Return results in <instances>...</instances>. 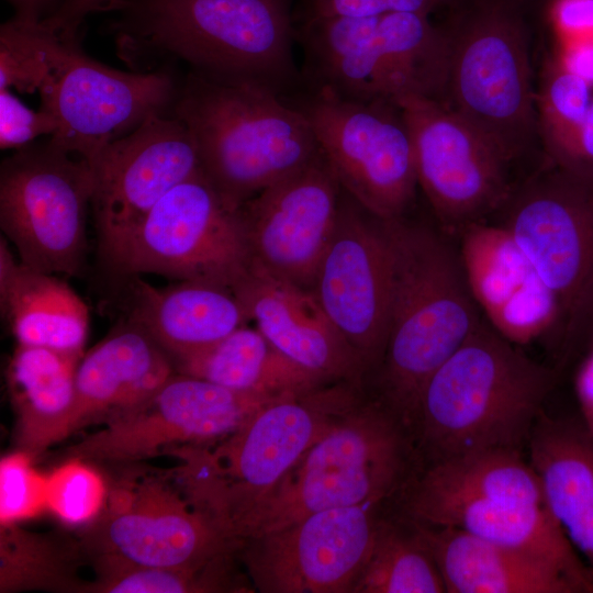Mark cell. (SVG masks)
<instances>
[{"label":"cell","instance_id":"1","mask_svg":"<svg viewBox=\"0 0 593 593\" xmlns=\"http://www.w3.org/2000/svg\"><path fill=\"white\" fill-rule=\"evenodd\" d=\"M391 251L388 335L374 371L384 405L414 439L418 402L430 376L483 321L458 249L445 235L384 220Z\"/></svg>","mask_w":593,"mask_h":593},{"label":"cell","instance_id":"2","mask_svg":"<svg viewBox=\"0 0 593 593\" xmlns=\"http://www.w3.org/2000/svg\"><path fill=\"white\" fill-rule=\"evenodd\" d=\"M120 55L141 65L180 60L191 72L279 92L298 81L286 0H110Z\"/></svg>","mask_w":593,"mask_h":593},{"label":"cell","instance_id":"3","mask_svg":"<svg viewBox=\"0 0 593 593\" xmlns=\"http://www.w3.org/2000/svg\"><path fill=\"white\" fill-rule=\"evenodd\" d=\"M559 379L484 318L430 376L414 429L419 466L457 455L527 446Z\"/></svg>","mask_w":593,"mask_h":593},{"label":"cell","instance_id":"4","mask_svg":"<svg viewBox=\"0 0 593 593\" xmlns=\"http://www.w3.org/2000/svg\"><path fill=\"white\" fill-rule=\"evenodd\" d=\"M172 114L190 132L203 175L235 209L321 152L303 110L260 82L190 72Z\"/></svg>","mask_w":593,"mask_h":593},{"label":"cell","instance_id":"5","mask_svg":"<svg viewBox=\"0 0 593 593\" xmlns=\"http://www.w3.org/2000/svg\"><path fill=\"white\" fill-rule=\"evenodd\" d=\"M360 392L353 383L333 382L282 395L258 407L214 443L213 449L209 445L188 446L168 455L183 460L178 469L188 491L236 541L234 535L244 518L361 399Z\"/></svg>","mask_w":593,"mask_h":593},{"label":"cell","instance_id":"6","mask_svg":"<svg viewBox=\"0 0 593 593\" xmlns=\"http://www.w3.org/2000/svg\"><path fill=\"white\" fill-rule=\"evenodd\" d=\"M418 466L403 424L379 401L362 396L244 518L234 537L240 544L320 511L385 504L400 496Z\"/></svg>","mask_w":593,"mask_h":593},{"label":"cell","instance_id":"7","mask_svg":"<svg viewBox=\"0 0 593 593\" xmlns=\"http://www.w3.org/2000/svg\"><path fill=\"white\" fill-rule=\"evenodd\" d=\"M445 33V103L511 161L538 130L527 27L518 0H470Z\"/></svg>","mask_w":593,"mask_h":593},{"label":"cell","instance_id":"8","mask_svg":"<svg viewBox=\"0 0 593 593\" xmlns=\"http://www.w3.org/2000/svg\"><path fill=\"white\" fill-rule=\"evenodd\" d=\"M80 547L156 567L197 568L236 553L239 545L189 493L179 470L132 468L109 486L104 508Z\"/></svg>","mask_w":593,"mask_h":593},{"label":"cell","instance_id":"9","mask_svg":"<svg viewBox=\"0 0 593 593\" xmlns=\"http://www.w3.org/2000/svg\"><path fill=\"white\" fill-rule=\"evenodd\" d=\"M506 202L503 226L560 304L563 367L579 354L593 301V176L550 164Z\"/></svg>","mask_w":593,"mask_h":593},{"label":"cell","instance_id":"10","mask_svg":"<svg viewBox=\"0 0 593 593\" xmlns=\"http://www.w3.org/2000/svg\"><path fill=\"white\" fill-rule=\"evenodd\" d=\"M114 273H156L233 290L251 268L240 210L200 172L172 188L107 264Z\"/></svg>","mask_w":593,"mask_h":593},{"label":"cell","instance_id":"11","mask_svg":"<svg viewBox=\"0 0 593 593\" xmlns=\"http://www.w3.org/2000/svg\"><path fill=\"white\" fill-rule=\"evenodd\" d=\"M93 174L88 160L49 139L1 163L0 227L20 261L52 275H78L87 249Z\"/></svg>","mask_w":593,"mask_h":593},{"label":"cell","instance_id":"12","mask_svg":"<svg viewBox=\"0 0 593 593\" xmlns=\"http://www.w3.org/2000/svg\"><path fill=\"white\" fill-rule=\"evenodd\" d=\"M177 92L166 71L111 68L85 54L77 36L52 33L38 93L41 108L57 122L49 142L69 154L90 161L150 115L166 113Z\"/></svg>","mask_w":593,"mask_h":593},{"label":"cell","instance_id":"13","mask_svg":"<svg viewBox=\"0 0 593 593\" xmlns=\"http://www.w3.org/2000/svg\"><path fill=\"white\" fill-rule=\"evenodd\" d=\"M342 189L382 220L403 217L418 186L413 141L401 109L314 89L299 104Z\"/></svg>","mask_w":593,"mask_h":593},{"label":"cell","instance_id":"14","mask_svg":"<svg viewBox=\"0 0 593 593\" xmlns=\"http://www.w3.org/2000/svg\"><path fill=\"white\" fill-rule=\"evenodd\" d=\"M277 398L237 392L175 372L147 399L68 447L66 456L133 463L182 447L212 445Z\"/></svg>","mask_w":593,"mask_h":593},{"label":"cell","instance_id":"15","mask_svg":"<svg viewBox=\"0 0 593 593\" xmlns=\"http://www.w3.org/2000/svg\"><path fill=\"white\" fill-rule=\"evenodd\" d=\"M407 124L418 186L445 234H460L505 203L510 160L445 102L419 94L395 101Z\"/></svg>","mask_w":593,"mask_h":593},{"label":"cell","instance_id":"16","mask_svg":"<svg viewBox=\"0 0 593 593\" xmlns=\"http://www.w3.org/2000/svg\"><path fill=\"white\" fill-rule=\"evenodd\" d=\"M381 503L310 514L245 539L237 552L264 593H351L384 516Z\"/></svg>","mask_w":593,"mask_h":593},{"label":"cell","instance_id":"17","mask_svg":"<svg viewBox=\"0 0 593 593\" xmlns=\"http://www.w3.org/2000/svg\"><path fill=\"white\" fill-rule=\"evenodd\" d=\"M99 251L109 264L172 188L202 172L193 138L175 114H154L90 161Z\"/></svg>","mask_w":593,"mask_h":593},{"label":"cell","instance_id":"18","mask_svg":"<svg viewBox=\"0 0 593 593\" xmlns=\"http://www.w3.org/2000/svg\"><path fill=\"white\" fill-rule=\"evenodd\" d=\"M312 292L368 373L381 363L388 335L391 251L384 220L342 189L332 239Z\"/></svg>","mask_w":593,"mask_h":593},{"label":"cell","instance_id":"19","mask_svg":"<svg viewBox=\"0 0 593 593\" xmlns=\"http://www.w3.org/2000/svg\"><path fill=\"white\" fill-rule=\"evenodd\" d=\"M342 187L322 152L240 208L251 265L312 290L337 222Z\"/></svg>","mask_w":593,"mask_h":593},{"label":"cell","instance_id":"20","mask_svg":"<svg viewBox=\"0 0 593 593\" xmlns=\"http://www.w3.org/2000/svg\"><path fill=\"white\" fill-rule=\"evenodd\" d=\"M459 256L483 318L513 344L563 338L560 304L503 225L474 223L460 233Z\"/></svg>","mask_w":593,"mask_h":593},{"label":"cell","instance_id":"21","mask_svg":"<svg viewBox=\"0 0 593 593\" xmlns=\"http://www.w3.org/2000/svg\"><path fill=\"white\" fill-rule=\"evenodd\" d=\"M233 292L249 321L284 356L328 382L362 387L367 369L312 290L251 265Z\"/></svg>","mask_w":593,"mask_h":593},{"label":"cell","instance_id":"22","mask_svg":"<svg viewBox=\"0 0 593 593\" xmlns=\"http://www.w3.org/2000/svg\"><path fill=\"white\" fill-rule=\"evenodd\" d=\"M175 372L169 356L143 328L122 321L79 362L66 437L141 403Z\"/></svg>","mask_w":593,"mask_h":593},{"label":"cell","instance_id":"23","mask_svg":"<svg viewBox=\"0 0 593 593\" xmlns=\"http://www.w3.org/2000/svg\"><path fill=\"white\" fill-rule=\"evenodd\" d=\"M527 448L546 507L593 571V434L578 412H542Z\"/></svg>","mask_w":593,"mask_h":593},{"label":"cell","instance_id":"24","mask_svg":"<svg viewBox=\"0 0 593 593\" xmlns=\"http://www.w3.org/2000/svg\"><path fill=\"white\" fill-rule=\"evenodd\" d=\"M133 278L127 320L143 328L170 359L211 346L250 322L228 288L187 280L157 288Z\"/></svg>","mask_w":593,"mask_h":593},{"label":"cell","instance_id":"25","mask_svg":"<svg viewBox=\"0 0 593 593\" xmlns=\"http://www.w3.org/2000/svg\"><path fill=\"white\" fill-rule=\"evenodd\" d=\"M406 518L425 525L458 527L536 557L559 570L579 593H593L592 569L544 504L472 500L435 505Z\"/></svg>","mask_w":593,"mask_h":593},{"label":"cell","instance_id":"26","mask_svg":"<svg viewBox=\"0 0 593 593\" xmlns=\"http://www.w3.org/2000/svg\"><path fill=\"white\" fill-rule=\"evenodd\" d=\"M429 548L447 593H579L549 563L463 529L412 521Z\"/></svg>","mask_w":593,"mask_h":593},{"label":"cell","instance_id":"27","mask_svg":"<svg viewBox=\"0 0 593 593\" xmlns=\"http://www.w3.org/2000/svg\"><path fill=\"white\" fill-rule=\"evenodd\" d=\"M472 500L545 505L537 473L515 449L470 451L419 466L399 496L406 517Z\"/></svg>","mask_w":593,"mask_h":593},{"label":"cell","instance_id":"28","mask_svg":"<svg viewBox=\"0 0 593 593\" xmlns=\"http://www.w3.org/2000/svg\"><path fill=\"white\" fill-rule=\"evenodd\" d=\"M0 309L18 344L83 354L90 324L85 301L56 275L16 261L3 235Z\"/></svg>","mask_w":593,"mask_h":593},{"label":"cell","instance_id":"29","mask_svg":"<svg viewBox=\"0 0 593 593\" xmlns=\"http://www.w3.org/2000/svg\"><path fill=\"white\" fill-rule=\"evenodd\" d=\"M83 354L18 344L7 370L20 449L33 457L66 438Z\"/></svg>","mask_w":593,"mask_h":593},{"label":"cell","instance_id":"30","mask_svg":"<svg viewBox=\"0 0 593 593\" xmlns=\"http://www.w3.org/2000/svg\"><path fill=\"white\" fill-rule=\"evenodd\" d=\"M171 362L178 373L243 393L280 396L333 383L289 359L256 326L247 324Z\"/></svg>","mask_w":593,"mask_h":593},{"label":"cell","instance_id":"31","mask_svg":"<svg viewBox=\"0 0 593 593\" xmlns=\"http://www.w3.org/2000/svg\"><path fill=\"white\" fill-rule=\"evenodd\" d=\"M439 568L416 525L384 517L351 593H443Z\"/></svg>","mask_w":593,"mask_h":593},{"label":"cell","instance_id":"32","mask_svg":"<svg viewBox=\"0 0 593 593\" xmlns=\"http://www.w3.org/2000/svg\"><path fill=\"white\" fill-rule=\"evenodd\" d=\"M75 552L47 536L0 524V591L85 592L75 574Z\"/></svg>","mask_w":593,"mask_h":593},{"label":"cell","instance_id":"33","mask_svg":"<svg viewBox=\"0 0 593 593\" xmlns=\"http://www.w3.org/2000/svg\"><path fill=\"white\" fill-rule=\"evenodd\" d=\"M233 553L222 555L197 568L132 563L110 555L92 556L96 580L86 592L99 593H201L234 591Z\"/></svg>","mask_w":593,"mask_h":593},{"label":"cell","instance_id":"34","mask_svg":"<svg viewBox=\"0 0 593 593\" xmlns=\"http://www.w3.org/2000/svg\"><path fill=\"white\" fill-rule=\"evenodd\" d=\"M592 100L593 86L571 70L561 58L547 65L536 94L538 130L547 155L574 134Z\"/></svg>","mask_w":593,"mask_h":593},{"label":"cell","instance_id":"35","mask_svg":"<svg viewBox=\"0 0 593 593\" xmlns=\"http://www.w3.org/2000/svg\"><path fill=\"white\" fill-rule=\"evenodd\" d=\"M52 31L41 21L13 16L0 27V89L34 93L48 71Z\"/></svg>","mask_w":593,"mask_h":593},{"label":"cell","instance_id":"36","mask_svg":"<svg viewBox=\"0 0 593 593\" xmlns=\"http://www.w3.org/2000/svg\"><path fill=\"white\" fill-rule=\"evenodd\" d=\"M109 486L87 460L67 458L46 474V507L60 522L87 526L102 512Z\"/></svg>","mask_w":593,"mask_h":593},{"label":"cell","instance_id":"37","mask_svg":"<svg viewBox=\"0 0 593 593\" xmlns=\"http://www.w3.org/2000/svg\"><path fill=\"white\" fill-rule=\"evenodd\" d=\"M22 449L0 461V524H20L41 515L46 507V474Z\"/></svg>","mask_w":593,"mask_h":593},{"label":"cell","instance_id":"38","mask_svg":"<svg viewBox=\"0 0 593 593\" xmlns=\"http://www.w3.org/2000/svg\"><path fill=\"white\" fill-rule=\"evenodd\" d=\"M57 130L55 118L40 108H27L10 89H0V148L20 149Z\"/></svg>","mask_w":593,"mask_h":593},{"label":"cell","instance_id":"39","mask_svg":"<svg viewBox=\"0 0 593 593\" xmlns=\"http://www.w3.org/2000/svg\"><path fill=\"white\" fill-rule=\"evenodd\" d=\"M438 0H306L305 18L371 16L388 12L430 14Z\"/></svg>","mask_w":593,"mask_h":593},{"label":"cell","instance_id":"40","mask_svg":"<svg viewBox=\"0 0 593 593\" xmlns=\"http://www.w3.org/2000/svg\"><path fill=\"white\" fill-rule=\"evenodd\" d=\"M547 156L553 166L574 174L593 176V100L574 134Z\"/></svg>","mask_w":593,"mask_h":593},{"label":"cell","instance_id":"41","mask_svg":"<svg viewBox=\"0 0 593 593\" xmlns=\"http://www.w3.org/2000/svg\"><path fill=\"white\" fill-rule=\"evenodd\" d=\"M110 0H61L57 9L41 22L51 31L75 37L85 19L103 11Z\"/></svg>","mask_w":593,"mask_h":593},{"label":"cell","instance_id":"42","mask_svg":"<svg viewBox=\"0 0 593 593\" xmlns=\"http://www.w3.org/2000/svg\"><path fill=\"white\" fill-rule=\"evenodd\" d=\"M553 16L563 34L577 40L593 37V0H556Z\"/></svg>","mask_w":593,"mask_h":593},{"label":"cell","instance_id":"43","mask_svg":"<svg viewBox=\"0 0 593 593\" xmlns=\"http://www.w3.org/2000/svg\"><path fill=\"white\" fill-rule=\"evenodd\" d=\"M573 391L578 414L586 429L593 434V344L584 347L577 358Z\"/></svg>","mask_w":593,"mask_h":593},{"label":"cell","instance_id":"44","mask_svg":"<svg viewBox=\"0 0 593 593\" xmlns=\"http://www.w3.org/2000/svg\"><path fill=\"white\" fill-rule=\"evenodd\" d=\"M561 59L593 86V37L579 40L569 45Z\"/></svg>","mask_w":593,"mask_h":593},{"label":"cell","instance_id":"45","mask_svg":"<svg viewBox=\"0 0 593 593\" xmlns=\"http://www.w3.org/2000/svg\"><path fill=\"white\" fill-rule=\"evenodd\" d=\"M15 10L14 16L24 21H42L56 10L57 0H8Z\"/></svg>","mask_w":593,"mask_h":593},{"label":"cell","instance_id":"46","mask_svg":"<svg viewBox=\"0 0 593 593\" xmlns=\"http://www.w3.org/2000/svg\"><path fill=\"white\" fill-rule=\"evenodd\" d=\"M592 344H593V301L589 307V311L584 321L579 355L584 347Z\"/></svg>","mask_w":593,"mask_h":593},{"label":"cell","instance_id":"47","mask_svg":"<svg viewBox=\"0 0 593 593\" xmlns=\"http://www.w3.org/2000/svg\"><path fill=\"white\" fill-rule=\"evenodd\" d=\"M438 1H439V5H440V4H447V3H455L458 0H438Z\"/></svg>","mask_w":593,"mask_h":593}]
</instances>
